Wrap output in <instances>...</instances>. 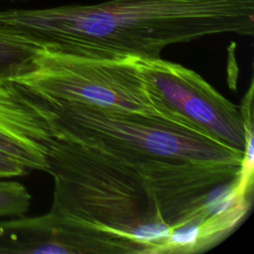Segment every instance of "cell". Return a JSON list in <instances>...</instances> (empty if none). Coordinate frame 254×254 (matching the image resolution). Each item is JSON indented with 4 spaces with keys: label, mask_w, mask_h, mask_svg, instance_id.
<instances>
[{
    "label": "cell",
    "mask_w": 254,
    "mask_h": 254,
    "mask_svg": "<svg viewBox=\"0 0 254 254\" xmlns=\"http://www.w3.org/2000/svg\"><path fill=\"white\" fill-rule=\"evenodd\" d=\"M135 61L151 96L166 114L244 153L253 123L245 125L239 106L180 64L161 57Z\"/></svg>",
    "instance_id": "5b68a950"
},
{
    "label": "cell",
    "mask_w": 254,
    "mask_h": 254,
    "mask_svg": "<svg viewBox=\"0 0 254 254\" xmlns=\"http://www.w3.org/2000/svg\"><path fill=\"white\" fill-rule=\"evenodd\" d=\"M54 139L38 96L0 77V150L30 171L49 172L47 149Z\"/></svg>",
    "instance_id": "8992f818"
},
{
    "label": "cell",
    "mask_w": 254,
    "mask_h": 254,
    "mask_svg": "<svg viewBox=\"0 0 254 254\" xmlns=\"http://www.w3.org/2000/svg\"><path fill=\"white\" fill-rule=\"evenodd\" d=\"M30 170L20 161L0 150V179H12L27 175Z\"/></svg>",
    "instance_id": "9c48e42d"
},
{
    "label": "cell",
    "mask_w": 254,
    "mask_h": 254,
    "mask_svg": "<svg viewBox=\"0 0 254 254\" xmlns=\"http://www.w3.org/2000/svg\"><path fill=\"white\" fill-rule=\"evenodd\" d=\"M47 160L54 181L51 212L138 244L149 225L174 230L209 221L214 197L239 171L233 164L138 158L58 138Z\"/></svg>",
    "instance_id": "6da1fadb"
},
{
    "label": "cell",
    "mask_w": 254,
    "mask_h": 254,
    "mask_svg": "<svg viewBox=\"0 0 254 254\" xmlns=\"http://www.w3.org/2000/svg\"><path fill=\"white\" fill-rule=\"evenodd\" d=\"M40 99L54 138L141 158L236 165L243 160L244 153L183 122L78 102Z\"/></svg>",
    "instance_id": "3957f363"
},
{
    "label": "cell",
    "mask_w": 254,
    "mask_h": 254,
    "mask_svg": "<svg viewBox=\"0 0 254 254\" xmlns=\"http://www.w3.org/2000/svg\"><path fill=\"white\" fill-rule=\"evenodd\" d=\"M32 196L27 188L18 181L0 179V218L25 215Z\"/></svg>",
    "instance_id": "ba28073f"
},
{
    "label": "cell",
    "mask_w": 254,
    "mask_h": 254,
    "mask_svg": "<svg viewBox=\"0 0 254 254\" xmlns=\"http://www.w3.org/2000/svg\"><path fill=\"white\" fill-rule=\"evenodd\" d=\"M0 28L44 49L76 56L160 58L174 44L254 33V0H110L0 10Z\"/></svg>",
    "instance_id": "7a4b0ae2"
},
{
    "label": "cell",
    "mask_w": 254,
    "mask_h": 254,
    "mask_svg": "<svg viewBox=\"0 0 254 254\" xmlns=\"http://www.w3.org/2000/svg\"><path fill=\"white\" fill-rule=\"evenodd\" d=\"M41 49L28 38L0 28V77L11 80L20 75Z\"/></svg>",
    "instance_id": "52a82bcc"
},
{
    "label": "cell",
    "mask_w": 254,
    "mask_h": 254,
    "mask_svg": "<svg viewBox=\"0 0 254 254\" xmlns=\"http://www.w3.org/2000/svg\"><path fill=\"white\" fill-rule=\"evenodd\" d=\"M11 80L49 101L78 102L178 121L151 96L135 57H85L41 49L25 71Z\"/></svg>",
    "instance_id": "277c9868"
}]
</instances>
